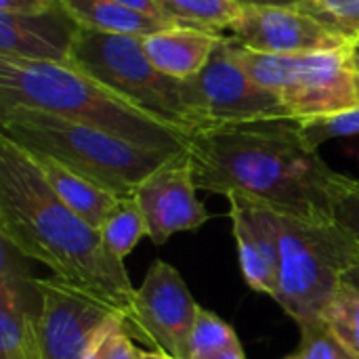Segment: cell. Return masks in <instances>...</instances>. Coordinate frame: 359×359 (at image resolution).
<instances>
[{
  "instance_id": "1",
  "label": "cell",
  "mask_w": 359,
  "mask_h": 359,
  "mask_svg": "<svg viewBox=\"0 0 359 359\" xmlns=\"http://www.w3.org/2000/svg\"><path fill=\"white\" fill-rule=\"evenodd\" d=\"M187 154L202 191L244 196L292 217L334 219L341 172L307 145L294 118L210 124L189 135Z\"/></svg>"
},
{
  "instance_id": "2",
  "label": "cell",
  "mask_w": 359,
  "mask_h": 359,
  "mask_svg": "<svg viewBox=\"0 0 359 359\" xmlns=\"http://www.w3.org/2000/svg\"><path fill=\"white\" fill-rule=\"evenodd\" d=\"M0 238L57 280L116 311L135 334V292L124 261L97 227L65 206L34 158L0 135Z\"/></svg>"
},
{
  "instance_id": "3",
  "label": "cell",
  "mask_w": 359,
  "mask_h": 359,
  "mask_svg": "<svg viewBox=\"0 0 359 359\" xmlns=\"http://www.w3.org/2000/svg\"><path fill=\"white\" fill-rule=\"evenodd\" d=\"M50 111L147 149L183 151L189 133L162 122L72 63L0 57V109Z\"/></svg>"
},
{
  "instance_id": "4",
  "label": "cell",
  "mask_w": 359,
  "mask_h": 359,
  "mask_svg": "<svg viewBox=\"0 0 359 359\" xmlns=\"http://www.w3.org/2000/svg\"><path fill=\"white\" fill-rule=\"evenodd\" d=\"M0 135L29 154L65 164L118 198L135 196L154 170L181 154L147 149L95 126L21 105L0 109Z\"/></svg>"
},
{
  "instance_id": "5",
  "label": "cell",
  "mask_w": 359,
  "mask_h": 359,
  "mask_svg": "<svg viewBox=\"0 0 359 359\" xmlns=\"http://www.w3.org/2000/svg\"><path fill=\"white\" fill-rule=\"evenodd\" d=\"M280 242L273 301L299 324L320 320L330 297L359 265V244L334 219H303L276 212Z\"/></svg>"
},
{
  "instance_id": "6",
  "label": "cell",
  "mask_w": 359,
  "mask_h": 359,
  "mask_svg": "<svg viewBox=\"0 0 359 359\" xmlns=\"http://www.w3.org/2000/svg\"><path fill=\"white\" fill-rule=\"evenodd\" d=\"M69 63L149 116L189 135L198 130L185 103L183 80L166 76L151 63L143 48V36L80 27Z\"/></svg>"
},
{
  "instance_id": "7",
  "label": "cell",
  "mask_w": 359,
  "mask_h": 359,
  "mask_svg": "<svg viewBox=\"0 0 359 359\" xmlns=\"http://www.w3.org/2000/svg\"><path fill=\"white\" fill-rule=\"evenodd\" d=\"M183 93L198 128L261 118H288L280 97L248 76L225 34L206 65L194 78L183 80Z\"/></svg>"
},
{
  "instance_id": "8",
  "label": "cell",
  "mask_w": 359,
  "mask_h": 359,
  "mask_svg": "<svg viewBox=\"0 0 359 359\" xmlns=\"http://www.w3.org/2000/svg\"><path fill=\"white\" fill-rule=\"evenodd\" d=\"M38 313L34 343L38 359H84L90 343L118 313L57 278L36 280Z\"/></svg>"
},
{
  "instance_id": "9",
  "label": "cell",
  "mask_w": 359,
  "mask_h": 359,
  "mask_svg": "<svg viewBox=\"0 0 359 359\" xmlns=\"http://www.w3.org/2000/svg\"><path fill=\"white\" fill-rule=\"evenodd\" d=\"M198 309L181 273L156 261L135 292V334L151 343L154 351L185 359Z\"/></svg>"
},
{
  "instance_id": "10",
  "label": "cell",
  "mask_w": 359,
  "mask_h": 359,
  "mask_svg": "<svg viewBox=\"0 0 359 359\" xmlns=\"http://www.w3.org/2000/svg\"><path fill=\"white\" fill-rule=\"evenodd\" d=\"M227 32L233 46L271 55H309L353 46L349 38L299 6L242 4V13Z\"/></svg>"
},
{
  "instance_id": "11",
  "label": "cell",
  "mask_w": 359,
  "mask_h": 359,
  "mask_svg": "<svg viewBox=\"0 0 359 359\" xmlns=\"http://www.w3.org/2000/svg\"><path fill=\"white\" fill-rule=\"evenodd\" d=\"M280 101L294 120L330 116L359 107L351 46L297 55Z\"/></svg>"
},
{
  "instance_id": "12",
  "label": "cell",
  "mask_w": 359,
  "mask_h": 359,
  "mask_svg": "<svg viewBox=\"0 0 359 359\" xmlns=\"http://www.w3.org/2000/svg\"><path fill=\"white\" fill-rule=\"evenodd\" d=\"M196 191L198 185L187 149L170 158L137 187L135 198L147 223V238L154 244L162 246L175 233L196 231L210 221V212Z\"/></svg>"
},
{
  "instance_id": "13",
  "label": "cell",
  "mask_w": 359,
  "mask_h": 359,
  "mask_svg": "<svg viewBox=\"0 0 359 359\" xmlns=\"http://www.w3.org/2000/svg\"><path fill=\"white\" fill-rule=\"evenodd\" d=\"M80 27L61 0L40 15L0 13V57L69 63Z\"/></svg>"
},
{
  "instance_id": "14",
  "label": "cell",
  "mask_w": 359,
  "mask_h": 359,
  "mask_svg": "<svg viewBox=\"0 0 359 359\" xmlns=\"http://www.w3.org/2000/svg\"><path fill=\"white\" fill-rule=\"evenodd\" d=\"M227 200L242 276L255 292L273 299L280 267V242L273 215L267 206L244 196H227Z\"/></svg>"
},
{
  "instance_id": "15",
  "label": "cell",
  "mask_w": 359,
  "mask_h": 359,
  "mask_svg": "<svg viewBox=\"0 0 359 359\" xmlns=\"http://www.w3.org/2000/svg\"><path fill=\"white\" fill-rule=\"evenodd\" d=\"M21 257L8 242L2 240L0 259V359H23L34 337V294L36 280Z\"/></svg>"
},
{
  "instance_id": "16",
  "label": "cell",
  "mask_w": 359,
  "mask_h": 359,
  "mask_svg": "<svg viewBox=\"0 0 359 359\" xmlns=\"http://www.w3.org/2000/svg\"><path fill=\"white\" fill-rule=\"evenodd\" d=\"M221 32L177 25L151 36H143V48L151 63L170 78H194L210 59Z\"/></svg>"
},
{
  "instance_id": "17",
  "label": "cell",
  "mask_w": 359,
  "mask_h": 359,
  "mask_svg": "<svg viewBox=\"0 0 359 359\" xmlns=\"http://www.w3.org/2000/svg\"><path fill=\"white\" fill-rule=\"evenodd\" d=\"M29 156L34 158L36 166L40 168L46 183L53 187L57 198L65 206H69L78 217H82L86 223L101 229L103 221L107 219V215L111 212V208L120 198L95 185L93 181L80 177L78 172H74L72 168L48 156H40V154H29Z\"/></svg>"
},
{
  "instance_id": "18",
  "label": "cell",
  "mask_w": 359,
  "mask_h": 359,
  "mask_svg": "<svg viewBox=\"0 0 359 359\" xmlns=\"http://www.w3.org/2000/svg\"><path fill=\"white\" fill-rule=\"evenodd\" d=\"M69 15L86 29L105 34H128V36H151L177 27L172 21L156 19L116 0H61Z\"/></svg>"
},
{
  "instance_id": "19",
  "label": "cell",
  "mask_w": 359,
  "mask_h": 359,
  "mask_svg": "<svg viewBox=\"0 0 359 359\" xmlns=\"http://www.w3.org/2000/svg\"><path fill=\"white\" fill-rule=\"evenodd\" d=\"M168 19L185 27L227 29L242 13L240 0H156Z\"/></svg>"
},
{
  "instance_id": "20",
  "label": "cell",
  "mask_w": 359,
  "mask_h": 359,
  "mask_svg": "<svg viewBox=\"0 0 359 359\" xmlns=\"http://www.w3.org/2000/svg\"><path fill=\"white\" fill-rule=\"evenodd\" d=\"M99 231L109 252L124 261L135 250V246L147 236V223L137 198H120Z\"/></svg>"
},
{
  "instance_id": "21",
  "label": "cell",
  "mask_w": 359,
  "mask_h": 359,
  "mask_svg": "<svg viewBox=\"0 0 359 359\" xmlns=\"http://www.w3.org/2000/svg\"><path fill=\"white\" fill-rule=\"evenodd\" d=\"M320 320L339 339L341 345H345L359 358V290L353 284L347 280L339 284Z\"/></svg>"
},
{
  "instance_id": "22",
  "label": "cell",
  "mask_w": 359,
  "mask_h": 359,
  "mask_svg": "<svg viewBox=\"0 0 359 359\" xmlns=\"http://www.w3.org/2000/svg\"><path fill=\"white\" fill-rule=\"evenodd\" d=\"M238 345L236 330L217 313L200 307L187 341L185 359H215Z\"/></svg>"
},
{
  "instance_id": "23",
  "label": "cell",
  "mask_w": 359,
  "mask_h": 359,
  "mask_svg": "<svg viewBox=\"0 0 359 359\" xmlns=\"http://www.w3.org/2000/svg\"><path fill=\"white\" fill-rule=\"evenodd\" d=\"M297 6L355 44L359 38V0H301Z\"/></svg>"
},
{
  "instance_id": "24",
  "label": "cell",
  "mask_w": 359,
  "mask_h": 359,
  "mask_svg": "<svg viewBox=\"0 0 359 359\" xmlns=\"http://www.w3.org/2000/svg\"><path fill=\"white\" fill-rule=\"evenodd\" d=\"M301 328V343L297 351L284 359H359L326 328L322 320L307 322Z\"/></svg>"
},
{
  "instance_id": "25",
  "label": "cell",
  "mask_w": 359,
  "mask_h": 359,
  "mask_svg": "<svg viewBox=\"0 0 359 359\" xmlns=\"http://www.w3.org/2000/svg\"><path fill=\"white\" fill-rule=\"evenodd\" d=\"M299 124H301V133H303L307 145L318 151L320 145H324L330 139L359 135V107L330 114V116L299 120Z\"/></svg>"
},
{
  "instance_id": "26",
  "label": "cell",
  "mask_w": 359,
  "mask_h": 359,
  "mask_svg": "<svg viewBox=\"0 0 359 359\" xmlns=\"http://www.w3.org/2000/svg\"><path fill=\"white\" fill-rule=\"evenodd\" d=\"M332 217L359 244V179L341 175L337 189H334Z\"/></svg>"
},
{
  "instance_id": "27",
  "label": "cell",
  "mask_w": 359,
  "mask_h": 359,
  "mask_svg": "<svg viewBox=\"0 0 359 359\" xmlns=\"http://www.w3.org/2000/svg\"><path fill=\"white\" fill-rule=\"evenodd\" d=\"M103 359H141V349L135 347L126 322L116 324L114 330L107 334Z\"/></svg>"
},
{
  "instance_id": "28",
  "label": "cell",
  "mask_w": 359,
  "mask_h": 359,
  "mask_svg": "<svg viewBox=\"0 0 359 359\" xmlns=\"http://www.w3.org/2000/svg\"><path fill=\"white\" fill-rule=\"evenodd\" d=\"M59 0H0V13L11 15H40L50 11Z\"/></svg>"
},
{
  "instance_id": "29",
  "label": "cell",
  "mask_w": 359,
  "mask_h": 359,
  "mask_svg": "<svg viewBox=\"0 0 359 359\" xmlns=\"http://www.w3.org/2000/svg\"><path fill=\"white\" fill-rule=\"evenodd\" d=\"M120 322H124V318H120V316H116V318H111L107 324H105V328L97 334V339L90 343V347H88V351H86V355L84 359H103V351H105V341H107V334L114 330V326L116 324H120Z\"/></svg>"
},
{
  "instance_id": "30",
  "label": "cell",
  "mask_w": 359,
  "mask_h": 359,
  "mask_svg": "<svg viewBox=\"0 0 359 359\" xmlns=\"http://www.w3.org/2000/svg\"><path fill=\"white\" fill-rule=\"evenodd\" d=\"M116 2H120V4H124V6H130V8H135V11H141V13H145V15H151V17H156V19L172 21V19L166 17V13L162 11V6H160L156 0H116ZM172 23H175V21H172ZM177 25H179V23H177Z\"/></svg>"
},
{
  "instance_id": "31",
  "label": "cell",
  "mask_w": 359,
  "mask_h": 359,
  "mask_svg": "<svg viewBox=\"0 0 359 359\" xmlns=\"http://www.w3.org/2000/svg\"><path fill=\"white\" fill-rule=\"evenodd\" d=\"M242 4H273V6H297L301 0H240Z\"/></svg>"
},
{
  "instance_id": "32",
  "label": "cell",
  "mask_w": 359,
  "mask_h": 359,
  "mask_svg": "<svg viewBox=\"0 0 359 359\" xmlns=\"http://www.w3.org/2000/svg\"><path fill=\"white\" fill-rule=\"evenodd\" d=\"M215 359H246V355H244V351H242V345H238V347L225 351L223 355H219V358Z\"/></svg>"
},
{
  "instance_id": "33",
  "label": "cell",
  "mask_w": 359,
  "mask_h": 359,
  "mask_svg": "<svg viewBox=\"0 0 359 359\" xmlns=\"http://www.w3.org/2000/svg\"><path fill=\"white\" fill-rule=\"evenodd\" d=\"M345 280H347L349 284H353V286L359 290V265L358 267H353V269L345 276Z\"/></svg>"
},
{
  "instance_id": "34",
  "label": "cell",
  "mask_w": 359,
  "mask_h": 359,
  "mask_svg": "<svg viewBox=\"0 0 359 359\" xmlns=\"http://www.w3.org/2000/svg\"><path fill=\"white\" fill-rule=\"evenodd\" d=\"M141 359H175L170 355H164L160 351H141Z\"/></svg>"
},
{
  "instance_id": "35",
  "label": "cell",
  "mask_w": 359,
  "mask_h": 359,
  "mask_svg": "<svg viewBox=\"0 0 359 359\" xmlns=\"http://www.w3.org/2000/svg\"><path fill=\"white\" fill-rule=\"evenodd\" d=\"M23 359H38V351H36L34 337H32V341H29V345H27V349H25V353H23Z\"/></svg>"
},
{
  "instance_id": "36",
  "label": "cell",
  "mask_w": 359,
  "mask_h": 359,
  "mask_svg": "<svg viewBox=\"0 0 359 359\" xmlns=\"http://www.w3.org/2000/svg\"><path fill=\"white\" fill-rule=\"evenodd\" d=\"M351 61H353V67L359 69V44L351 46Z\"/></svg>"
},
{
  "instance_id": "37",
  "label": "cell",
  "mask_w": 359,
  "mask_h": 359,
  "mask_svg": "<svg viewBox=\"0 0 359 359\" xmlns=\"http://www.w3.org/2000/svg\"><path fill=\"white\" fill-rule=\"evenodd\" d=\"M355 82H358V97H359V69H355Z\"/></svg>"
},
{
  "instance_id": "38",
  "label": "cell",
  "mask_w": 359,
  "mask_h": 359,
  "mask_svg": "<svg viewBox=\"0 0 359 359\" xmlns=\"http://www.w3.org/2000/svg\"><path fill=\"white\" fill-rule=\"evenodd\" d=\"M355 44H359V38H358V40H355Z\"/></svg>"
}]
</instances>
